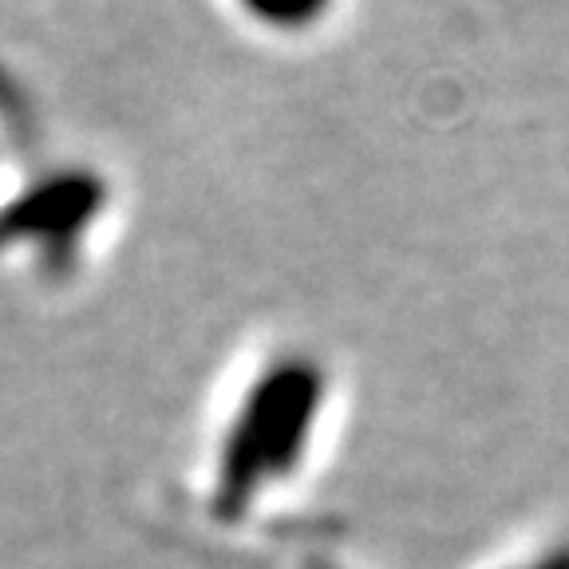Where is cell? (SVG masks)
<instances>
[{"label":"cell","mask_w":569,"mask_h":569,"mask_svg":"<svg viewBox=\"0 0 569 569\" xmlns=\"http://www.w3.org/2000/svg\"><path fill=\"white\" fill-rule=\"evenodd\" d=\"M312 396L317 383L305 372H281L269 376V383L249 396L246 411L233 423V443L226 455V467H218V490H241L261 487L266 479H277L273 471H289V462L301 455V436L312 416Z\"/></svg>","instance_id":"obj_1"}]
</instances>
